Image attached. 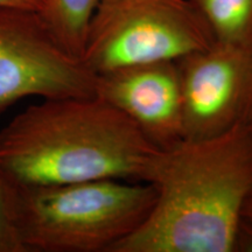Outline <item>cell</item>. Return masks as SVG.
<instances>
[{"label": "cell", "instance_id": "1", "mask_svg": "<svg viewBox=\"0 0 252 252\" xmlns=\"http://www.w3.org/2000/svg\"><path fill=\"white\" fill-rule=\"evenodd\" d=\"M144 182L156 189V202L112 252H234L252 195V126L242 119L217 135L159 150Z\"/></svg>", "mask_w": 252, "mask_h": 252}, {"label": "cell", "instance_id": "2", "mask_svg": "<svg viewBox=\"0 0 252 252\" xmlns=\"http://www.w3.org/2000/svg\"><path fill=\"white\" fill-rule=\"evenodd\" d=\"M159 150L97 94L46 98L0 130V171L19 185L144 182Z\"/></svg>", "mask_w": 252, "mask_h": 252}, {"label": "cell", "instance_id": "3", "mask_svg": "<svg viewBox=\"0 0 252 252\" xmlns=\"http://www.w3.org/2000/svg\"><path fill=\"white\" fill-rule=\"evenodd\" d=\"M8 195L23 252H112L146 220L157 191L147 182L102 179L62 185L8 181Z\"/></svg>", "mask_w": 252, "mask_h": 252}, {"label": "cell", "instance_id": "4", "mask_svg": "<svg viewBox=\"0 0 252 252\" xmlns=\"http://www.w3.org/2000/svg\"><path fill=\"white\" fill-rule=\"evenodd\" d=\"M214 37L190 0H109L94 12L81 60L94 74L178 61Z\"/></svg>", "mask_w": 252, "mask_h": 252}, {"label": "cell", "instance_id": "5", "mask_svg": "<svg viewBox=\"0 0 252 252\" xmlns=\"http://www.w3.org/2000/svg\"><path fill=\"white\" fill-rule=\"evenodd\" d=\"M97 75L68 53L39 13L0 7V112L27 97L96 94Z\"/></svg>", "mask_w": 252, "mask_h": 252}, {"label": "cell", "instance_id": "6", "mask_svg": "<svg viewBox=\"0 0 252 252\" xmlns=\"http://www.w3.org/2000/svg\"><path fill=\"white\" fill-rule=\"evenodd\" d=\"M185 139H202L244 119L252 81V53L214 42L176 61Z\"/></svg>", "mask_w": 252, "mask_h": 252}, {"label": "cell", "instance_id": "7", "mask_svg": "<svg viewBox=\"0 0 252 252\" xmlns=\"http://www.w3.org/2000/svg\"><path fill=\"white\" fill-rule=\"evenodd\" d=\"M96 94L122 111L158 149L185 139L176 61L153 62L97 75Z\"/></svg>", "mask_w": 252, "mask_h": 252}, {"label": "cell", "instance_id": "8", "mask_svg": "<svg viewBox=\"0 0 252 252\" xmlns=\"http://www.w3.org/2000/svg\"><path fill=\"white\" fill-rule=\"evenodd\" d=\"M214 41L252 53V0H190Z\"/></svg>", "mask_w": 252, "mask_h": 252}, {"label": "cell", "instance_id": "9", "mask_svg": "<svg viewBox=\"0 0 252 252\" xmlns=\"http://www.w3.org/2000/svg\"><path fill=\"white\" fill-rule=\"evenodd\" d=\"M102 0H42L40 17L52 35L76 58L83 54L88 31Z\"/></svg>", "mask_w": 252, "mask_h": 252}, {"label": "cell", "instance_id": "10", "mask_svg": "<svg viewBox=\"0 0 252 252\" xmlns=\"http://www.w3.org/2000/svg\"><path fill=\"white\" fill-rule=\"evenodd\" d=\"M0 252H23L12 225L8 181L1 171H0Z\"/></svg>", "mask_w": 252, "mask_h": 252}, {"label": "cell", "instance_id": "11", "mask_svg": "<svg viewBox=\"0 0 252 252\" xmlns=\"http://www.w3.org/2000/svg\"><path fill=\"white\" fill-rule=\"evenodd\" d=\"M252 252V220L243 216L235 238L234 252Z\"/></svg>", "mask_w": 252, "mask_h": 252}, {"label": "cell", "instance_id": "12", "mask_svg": "<svg viewBox=\"0 0 252 252\" xmlns=\"http://www.w3.org/2000/svg\"><path fill=\"white\" fill-rule=\"evenodd\" d=\"M0 7L26 9L40 13L42 9V0H0Z\"/></svg>", "mask_w": 252, "mask_h": 252}, {"label": "cell", "instance_id": "13", "mask_svg": "<svg viewBox=\"0 0 252 252\" xmlns=\"http://www.w3.org/2000/svg\"><path fill=\"white\" fill-rule=\"evenodd\" d=\"M243 216L245 219L252 220V195L249 197V200L247 201V204H245L244 210H243Z\"/></svg>", "mask_w": 252, "mask_h": 252}, {"label": "cell", "instance_id": "14", "mask_svg": "<svg viewBox=\"0 0 252 252\" xmlns=\"http://www.w3.org/2000/svg\"><path fill=\"white\" fill-rule=\"evenodd\" d=\"M248 115L252 118V81H251V88L250 94H249V100H248Z\"/></svg>", "mask_w": 252, "mask_h": 252}, {"label": "cell", "instance_id": "15", "mask_svg": "<svg viewBox=\"0 0 252 252\" xmlns=\"http://www.w3.org/2000/svg\"><path fill=\"white\" fill-rule=\"evenodd\" d=\"M102 1H109V0H102ZM102 1H100V2H102Z\"/></svg>", "mask_w": 252, "mask_h": 252}]
</instances>
